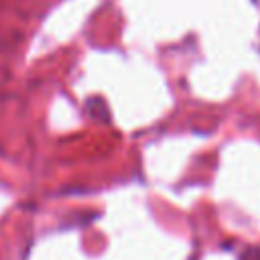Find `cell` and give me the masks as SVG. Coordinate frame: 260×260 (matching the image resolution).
<instances>
[{"label": "cell", "instance_id": "6da1fadb", "mask_svg": "<svg viewBox=\"0 0 260 260\" xmlns=\"http://www.w3.org/2000/svg\"><path fill=\"white\" fill-rule=\"evenodd\" d=\"M240 260H260V248H248L242 252Z\"/></svg>", "mask_w": 260, "mask_h": 260}]
</instances>
